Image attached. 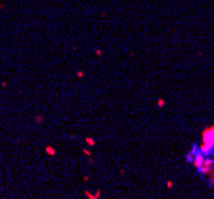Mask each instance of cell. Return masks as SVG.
<instances>
[{
	"instance_id": "cell-7",
	"label": "cell",
	"mask_w": 214,
	"mask_h": 199,
	"mask_svg": "<svg viewBox=\"0 0 214 199\" xmlns=\"http://www.w3.org/2000/svg\"><path fill=\"white\" fill-rule=\"evenodd\" d=\"M34 123L35 124H42L43 123V116H42V115H37V116L34 118Z\"/></svg>"
},
{
	"instance_id": "cell-10",
	"label": "cell",
	"mask_w": 214,
	"mask_h": 199,
	"mask_svg": "<svg viewBox=\"0 0 214 199\" xmlns=\"http://www.w3.org/2000/svg\"><path fill=\"white\" fill-rule=\"evenodd\" d=\"M166 186H168V188H173V182H171V180H169V182H166Z\"/></svg>"
},
{
	"instance_id": "cell-2",
	"label": "cell",
	"mask_w": 214,
	"mask_h": 199,
	"mask_svg": "<svg viewBox=\"0 0 214 199\" xmlns=\"http://www.w3.org/2000/svg\"><path fill=\"white\" fill-rule=\"evenodd\" d=\"M213 171H214V159L204 156V161H203V164H201V167L198 169V172H200L201 175H209Z\"/></svg>"
},
{
	"instance_id": "cell-3",
	"label": "cell",
	"mask_w": 214,
	"mask_h": 199,
	"mask_svg": "<svg viewBox=\"0 0 214 199\" xmlns=\"http://www.w3.org/2000/svg\"><path fill=\"white\" fill-rule=\"evenodd\" d=\"M83 194L87 196L88 199H99L101 198V191H99V190H97L96 193H91V191H88V190H85V191H83Z\"/></svg>"
},
{
	"instance_id": "cell-5",
	"label": "cell",
	"mask_w": 214,
	"mask_h": 199,
	"mask_svg": "<svg viewBox=\"0 0 214 199\" xmlns=\"http://www.w3.org/2000/svg\"><path fill=\"white\" fill-rule=\"evenodd\" d=\"M85 143H87L88 147H94V145H96V140H94L93 137H85Z\"/></svg>"
},
{
	"instance_id": "cell-9",
	"label": "cell",
	"mask_w": 214,
	"mask_h": 199,
	"mask_svg": "<svg viewBox=\"0 0 214 199\" xmlns=\"http://www.w3.org/2000/svg\"><path fill=\"white\" fill-rule=\"evenodd\" d=\"M77 76H78V78H83V76H85L83 70H77Z\"/></svg>"
},
{
	"instance_id": "cell-1",
	"label": "cell",
	"mask_w": 214,
	"mask_h": 199,
	"mask_svg": "<svg viewBox=\"0 0 214 199\" xmlns=\"http://www.w3.org/2000/svg\"><path fill=\"white\" fill-rule=\"evenodd\" d=\"M201 139H203V142H201V145H200V150L203 151L206 156L213 154L214 153V124L206 127V129H203Z\"/></svg>"
},
{
	"instance_id": "cell-4",
	"label": "cell",
	"mask_w": 214,
	"mask_h": 199,
	"mask_svg": "<svg viewBox=\"0 0 214 199\" xmlns=\"http://www.w3.org/2000/svg\"><path fill=\"white\" fill-rule=\"evenodd\" d=\"M45 153L48 154V156H56V148L51 147V145H46V147H45Z\"/></svg>"
},
{
	"instance_id": "cell-11",
	"label": "cell",
	"mask_w": 214,
	"mask_h": 199,
	"mask_svg": "<svg viewBox=\"0 0 214 199\" xmlns=\"http://www.w3.org/2000/svg\"><path fill=\"white\" fill-rule=\"evenodd\" d=\"M94 53H96V56H102V51H101V49H96Z\"/></svg>"
},
{
	"instance_id": "cell-6",
	"label": "cell",
	"mask_w": 214,
	"mask_h": 199,
	"mask_svg": "<svg viewBox=\"0 0 214 199\" xmlns=\"http://www.w3.org/2000/svg\"><path fill=\"white\" fill-rule=\"evenodd\" d=\"M82 153L85 154V156H88V158H90V161L93 162V158H91V153H90V150H88V148H82Z\"/></svg>"
},
{
	"instance_id": "cell-8",
	"label": "cell",
	"mask_w": 214,
	"mask_h": 199,
	"mask_svg": "<svg viewBox=\"0 0 214 199\" xmlns=\"http://www.w3.org/2000/svg\"><path fill=\"white\" fill-rule=\"evenodd\" d=\"M157 107H158V108H163V107H165V99H158V100H157Z\"/></svg>"
}]
</instances>
